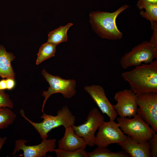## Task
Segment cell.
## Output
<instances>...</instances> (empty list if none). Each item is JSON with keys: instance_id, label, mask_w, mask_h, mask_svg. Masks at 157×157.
<instances>
[{"instance_id": "1", "label": "cell", "mask_w": 157, "mask_h": 157, "mask_svg": "<svg viewBox=\"0 0 157 157\" xmlns=\"http://www.w3.org/2000/svg\"><path fill=\"white\" fill-rule=\"evenodd\" d=\"M122 76L136 95L157 93V60L136 66L131 70L122 73Z\"/></svg>"}, {"instance_id": "2", "label": "cell", "mask_w": 157, "mask_h": 157, "mask_svg": "<svg viewBox=\"0 0 157 157\" xmlns=\"http://www.w3.org/2000/svg\"><path fill=\"white\" fill-rule=\"evenodd\" d=\"M129 7L125 4L112 13L101 11L91 13L90 22L93 29L103 38L111 40L121 39L122 33L117 28L116 20L120 13Z\"/></svg>"}, {"instance_id": "3", "label": "cell", "mask_w": 157, "mask_h": 157, "mask_svg": "<svg viewBox=\"0 0 157 157\" xmlns=\"http://www.w3.org/2000/svg\"><path fill=\"white\" fill-rule=\"evenodd\" d=\"M20 113L22 116L30 123L40 134L42 139L47 138L48 134L52 129L63 126L65 128L74 125L76 118L67 106H63L57 112L56 116L47 115L44 112L40 118L43 119L40 123L33 122L25 115L24 110L21 109Z\"/></svg>"}, {"instance_id": "4", "label": "cell", "mask_w": 157, "mask_h": 157, "mask_svg": "<svg viewBox=\"0 0 157 157\" xmlns=\"http://www.w3.org/2000/svg\"><path fill=\"white\" fill-rule=\"evenodd\" d=\"M117 119L124 133L139 142H148L156 133L137 114L132 119L119 117Z\"/></svg>"}, {"instance_id": "5", "label": "cell", "mask_w": 157, "mask_h": 157, "mask_svg": "<svg viewBox=\"0 0 157 157\" xmlns=\"http://www.w3.org/2000/svg\"><path fill=\"white\" fill-rule=\"evenodd\" d=\"M157 58V48L149 42L144 41L133 48L121 58L122 67L126 69L132 66H137L143 63L148 64Z\"/></svg>"}, {"instance_id": "6", "label": "cell", "mask_w": 157, "mask_h": 157, "mask_svg": "<svg viewBox=\"0 0 157 157\" xmlns=\"http://www.w3.org/2000/svg\"><path fill=\"white\" fill-rule=\"evenodd\" d=\"M41 74L49 85L47 90H44L42 93V95L44 99L42 106V112H44L47 100L52 94L60 93L64 98L66 99L70 98L75 95L76 92V82L75 80L64 79L58 76L52 75L44 69L42 71Z\"/></svg>"}, {"instance_id": "7", "label": "cell", "mask_w": 157, "mask_h": 157, "mask_svg": "<svg viewBox=\"0 0 157 157\" xmlns=\"http://www.w3.org/2000/svg\"><path fill=\"white\" fill-rule=\"evenodd\" d=\"M136 114L157 132V93L137 95Z\"/></svg>"}, {"instance_id": "8", "label": "cell", "mask_w": 157, "mask_h": 157, "mask_svg": "<svg viewBox=\"0 0 157 157\" xmlns=\"http://www.w3.org/2000/svg\"><path fill=\"white\" fill-rule=\"evenodd\" d=\"M104 120V116L99 110L93 108L89 112L84 123L72 126L76 135L86 140L87 145L93 147L95 145V133Z\"/></svg>"}, {"instance_id": "9", "label": "cell", "mask_w": 157, "mask_h": 157, "mask_svg": "<svg viewBox=\"0 0 157 157\" xmlns=\"http://www.w3.org/2000/svg\"><path fill=\"white\" fill-rule=\"evenodd\" d=\"M95 136V144L99 147H107L111 144H118L123 142L126 138L119 124L113 121H104L98 128Z\"/></svg>"}, {"instance_id": "10", "label": "cell", "mask_w": 157, "mask_h": 157, "mask_svg": "<svg viewBox=\"0 0 157 157\" xmlns=\"http://www.w3.org/2000/svg\"><path fill=\"white\" fill-rule=\"evenodd\" d=\"M56 139H42L41 142L37 145L27 146L25 143L28 141L22 139L15 141L13 152L11 155H14L20 150L23 151L24 157H46L48 152H53L56 148Z\"/></svg>"}, {"instance_id": "11", "label": "cell", "mask_w": 157, "mask_h": 157, "mask_svg": "<svg viewBox=\"0 0 157 157\" xmlns=\"http://www.w3.org/2000/svg\"><path fill=\"white\" fill-rule=\"evenodd\" d=\"M137 95L131 89H125L116 93L114 97L117 103L114 105L120 117L131 118L136 114L138 106Z\"/></svg>"}, {"instance_id": "12", "label": "cell", "mask_w": 157, "mask_h": 157, "mask_svg": "<svg viewBox=\"0 0 157 157\" xmlns=\"http://www.w3.org/2000/svg\"><path fill=\"white\" fill-rule=\"evenodd\" d=\"M84 90L91 96L94 102L103 114H106L110 121H114L117 113L114 105L111 104L107 98L104 90L99 85L86 86Z\"/></svg>"}, {"instance_id": "13", "label": "cell", "mask_w": 157, "mask_h": 157, "mask_svg": "<svg viewBox=\"0 0 157 157\" xmlns=\"http://www.w3.org/2000/svg\"><path fill=\"white\" fill-rule=\"evenodd\" d=\"M65 129L63 136L58 142V149L74 151L86 148L87 145L86 141L83 138L76 135L72 126H69Z\"/></svg>"}, {"instance_id": "14", "label": "cell", "mask_w": 157, "mask_h": 157, "mask_svg": "<svg viewBox=\"0 0 157 157\" xmlns=\"http://www.w3.org/2000/svg\"><path fill=\"white\" fill-rule=\"evenodd\" d=\"M118 145L131 157H151L148 141L139 142L126 135L125 140Z\"/></svg>"}, {"instance_id": "15", "label": "cell", "mask_w": 157, "mask_h": 157, "mask_svg": "<svg viewBox=\"0 0 157 157\" xmlns=\"http://www.w3.org/2000/svg\"><path fill=\"white\" fill-rule=\"evenodd\" d=\"M15 58L13 53L8 52L3 46L0 45V77L15 79V73L11 64Z\"/></svg>"}, {"instance_id": "16", "label": "cell", "mask_w": 157, "mask_h": 157, "mask_svg": "<svg viewBox=\"0 0 157 157\" xmlns=\"http://www.w3.org/2000/svg\"><path fill=\"white\" fill-rule=\"evenodd\" d=\"M137 6L140 9H145V12L141 10L140 14L142 17L150 21L152 29L154 22H157V3L146 0H138Z\"/></svg>"}, {"instance_id": "17", "label": "cell", "mask_w": 157, "mask_h": 157, "mask_svg": "<svg viewBox=\"0 0 157 157\" xmlns=\"http://www.w3.org/2000/svg\"><path fill=\"white\" fill-rule=\"evenodd\" d=\"M73 24L69 23L64 26H60L57 28L50 32L48 35V42L56 45L67 40V31Z\"/></svg>"}, {"instance_id": "18", "label": "cell", "mask_w": 157, "mask_h": 157, "mask_svg": "<svg viewBox=\"0 0 157 157\" xmlns=\"http://www.w3.org/2000/svg\"><path fill=\"white\" fill-rule=\"evenodd\" d=\"M56 46L48 42L42 44L37 54L36 64L39 65L44 61L54 56L56 51Z\"/></svg>"}, {"instance_id": "19", "label": "cell", "mask_w": 157, "mask_h": 157, "mask_svg": "<svg viewBox=\"0 0 157 157\" xmlns=\"http://www.w3.org/2000/svg\"><path fill=\"white\" fill-rule=\"evenodd\" d=\"M87 157H130V155L124 151L113 152L107 147L96 148L93 151L87 153Z\"/></svg>"}, {"instance_id": "20", "label": "cell", "mask_w": 157, "mask_h": 157, "mask_svg": "<svg viewBox=\"0 0 157 157\" xmlns=\"http://www.w3.org/2000/svg\"><path fill=\"white\" fill-rule=\"evenodd\" d=\"M16 115L11 109L3 107L0 108V130L6 128L13 124Z\"/></svg>"}, {"instance_id": "21", "label": "cell", "mask_w": 157, "mask_h": 157, "mask_svg": "<svg viewBox=\"0 0 157 157\" xmlns=\"http://www.w3.org/2000/svg\"><path fill=\"white\" fill-rule=\"evenodd\" d=\"M54 151L57 157H87V153L83 149L74 151L55 149Z\"/></svg>"}, {"instance_id": "22", "label": "cell", "mask_w": 157, "mask_h": 157, "mask_svg": "<svg viewBox=\"0 0 157 157\" xmlns=\"http://www.w3.org/2000/svg\"><path fill=\"white\" fill-rule=\"evenodd\" d=\"M3 107L12 109L14 105L9 95L5 92L4 90H0V108Z\"/></svg>"}, {"instance_id": "23", "label": "cell", "mask_w": 157, "mask_h": 157, "mask_svg": "<svg viewBox=\"0 0 157 157\" xmlns=\"http://www.w3.org/2000/svg\"><path fill=\"white\" fill-rule=\"evenodd\" d=\"M151 157H157V134L155 133L148 141Z\"/></svg>"}, {"instance_id": "24", "label": "cell", "mask_w": 157, "mask_h": 157, "mask_svg": "<svg viewBox=\"0 0 157 157\" xmlns=\"http://www.w3.org/2000/svg\"><path fill=\"white\" fill-rule=\"evenodd\" d=\"M153 33L149 42L157 48V24L154 22L153 24Z\"/></svg>"}, {"instance_id": "25", "label": "cell", "mask_w": 157, "mask_h": 157, "mask_svg": "<svg viewBox=\"0 0 157 157\" xmlns=\"http://www.w3.org/2000/svg\"><path fill=\"white\" fill-rule=\"evenodd\" d=\"M7 89L11 90L13 89L15 85V79L11 78H6V79Z\"/></svg>"}, {"instance_id": "26", "label": "cell", "mask_w": 157, "mask_h": 157, "mask_svg": "<svg viewBox=\"0 0 157 157\" xmlns=\"http://www.w3.org/2000/svg\"><path fill=\"white\" fill-rule=\"evenodd\" d=\"M7 89L6 79H3L0 80V90H4Z\"/></svg>"}, {"instance_id": "27", "label": "cell", "mask_w": 157, "mask_h": 157, "mask_svg": "<svg viewBox=\"0 0 157 157\" xmlns=\"http://www.w3.org/2000/svg\"><path fill=\"white\" fill-rule=\"evenodd\" d=\"M7 138L6 137L1 138L0 137V151L3 145L6 140Z\"/></svg>"}, {"instance_id": "28", "label": "cell", "mask_w": 157, "mask_h": 157, "mask_svg": "<svg viewBox=\"0 0 157 157\" xmlns=\"http://www.w3.org/2000/svg\"><path fill=\"white\" fill-rule=\"evenodd\" d=\"M146 0L151 3H157V0Z\"/></svg>"}]
</instances>
